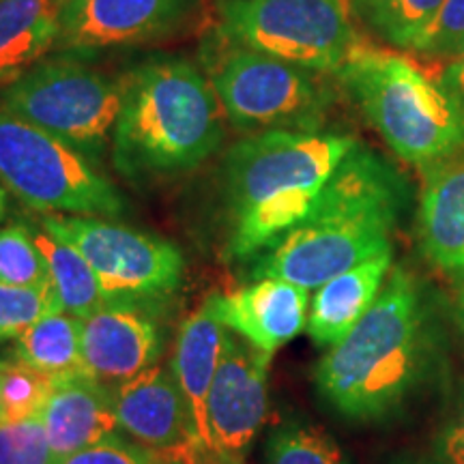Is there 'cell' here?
Here are the masks:
<instances>
[{
	"label": "cell",
	"instance_id": "obj_25",
	"mask_svg": "<svg viewBox=\"0 0 464 464\" xmlns=\"http://www.w3.org/2000/svg\"><path fill=\"white\" fill-rule=\"evenodd\" d=\"M372 26L400 48L413 50L443 0H359Z\"/></svg>",
	"mask_w": 464,
	"mask_h": 464
},
{
	"label": "cell",
	"instance_id": "obj_9",
	"mask_svg": "<svg viewBox=\"0 0 464 464\" xmlns=\"http://www.w3.org/2000/svg\"><path fill=\"white\" fill-rule=\"evenodd\" d=\"M42 228L89 260L108 301H160L183 280L181 249L155 235L100 218L58 213L44 216Z\"/></svg>",
	"mask_w": 464,
	"mask_h": 464
},
{
	"label": "cell",
	"instance_id": "obj_35",
	"mask_svg": "<svg viewBox=\"0 0 464 464\" xmlns=\"http://www.w3.org/2000/svg\"><path fill=\"white\" fill-rule=\"evenodd\" d=\"M396 464H445L443 460L440 462H430V460H415V458H411V460H402V462H396Z\"/></svg>",
	"mask_w": 464,
	"mask_h": 464
},
{
	"label": "cell",
	"instance_id": "obj_4",
	"mask_svg": "<svg viewBox=\"0 0 464 464\" xmlns=\"http://www.w3.org/2000/svg\"><path fill=\"white\" fill-rule=\"evenodd\" d=\"M114 161L125 174H172L205 164L224 140L216 89L183 58H150L121 80Z\"/></svg>",
	"mask_w": 464,
	"mask_h": 464
},
{
	"label": "cell",
	"instance_id": "obj_29",
	"mask_svg": "<svg viewBox=\"0 0 464 464\" xmlns=\"http://www.w3.org/2000/svg\"><path fill=\"white\" fill-rule=\"evenodd\" d=\"M462 48L464 0H443L413 50L430 58H454Z\"/></svg>",
	"mask_w": 464,
	"mask_h": 464
},
{
	"label": "cell",
	"instance_id": "obj_3",
	"mask_svg": "<svg viewBox=\"0 0 464 464\" xmlns=\"http://www.w3.org/2000/svg\"><path fill=\"white\" fill-rule=\"evenodd\" d=\"M355 140L335 133L271 130L232 144L224 161L230 216L226 254L247 260L304 219Z\"/></svg>",
	"mask_w": 464,
	"mask_h": 464
},
{
	"label": "cell",
	"instance_id": "obj_5",
	"mask_svg": "<svg viewBox=\"0 0 464 464\" xmlns=\"http://www.w3.org/2000/svg\"><path fill=\"white\" fill-rule=\"evenodd\" d=\"M338 73L400 160L423 168L464 147L462 106L406 58L359 45Z\"/></svg>",
	"mask_w": 464,
	"mask_h": 464
},
{
	"label": "cell",
	"instance_id": "obj_10",
	"mask_svg": "<svg viewBox=\"0 0 464 464\" xmlns=\"http://www.w3.org/2000/svg\"><path fill=\"white\" fill-rule=\"evenodd\" d=\"M230 123L243 131H316L324 92L301 67L235 45L211 69Z\"/></svg>",
	"mask_w": 464,
	"mask_h": 464
},
{
	"label": "cell",
	"instance_id": "obj_17",
	"mask_svg": "<svg viewBox=\"0 0 464 464\" xmlns=\"http://www.w3.org/2000/svg\"><path fill=\"white\" fill-rule=\"evenodd\" d=\"M420 237L434 265L464 271V147L423 166Z\"/></svg>",
	"mask_w": 464,
	"mask_h": 464
},
{
	"label": "cell",
	"instance_id": "obj_7",
	"mask_svg": "<svg viewBox=\"0 0 464 464\" xmlns=\"http://www.w3.org/2000/svg\"><path fill=\"white\" fill-rule=\"evenodd\" d=\"M219 34L312 72H340L359 48L344 0H218Z\"/></svg>",
	"mask_w": 464,
	"mask_h": 464
},
{
	"label": "cell",
	"instance_id": "obj_30",
	"mask_svg": "<svg viewBox=\"0 0 464 464\" xmlns=\"http://www.w3.org/2000/svg\"><path fill=\"white\" fill-rule=\"evenodd\" d=\"M58 464H158V451L114 434L91 448L63 458Z\"/></svg>",
	"mask_w": 464,
	"mask_h": 464
},
{
	"label": "cell",
	"instance_id": "obj_21",
	"mask_svg": "<svg viewBox=\"0 0 464 464\" xmlns=\"http://www.w3.org/2000/svg\"><path fill=\"white\" fill-rule=\"evenodd\" d=\"M14 355L52 379L84 372L82 321L54 312L17 338Z\"/></svg>",
	"mask_w": 464,
	"mask_h": 464
},
{
	"label": "cell",
	"instance_id": "obj_22",
	"mask_svg": "<svg viewBox=\"0 0 464 464\" xmlns=\"http://www.w3.org/2000/svg\"><path fill=\"white\" fill-rule=\"evenodd\" d=\"M33 235L39 249L44 252L45 263H48L52 286L61 301L63 312L84 321L86 316L108 304L95 271L78 249L67 246L65 241H58L44 228Z\"/></svg>",
	"mask_w": 464,
	"mask_h": 464
},
{
	"label": "cell",
	"instance_id": "obj_37",
	"mask_svg": "<svg viewBox=\"0 0 464 464\" xmlns=\"http://www.w3.org/2000/svg\"><path fill=\"white\" fill-rule=\"evenodd\" d=\"M460 310H462V314H464V290H462V295H460Z\"/></svg>",
	"mask_w": 464,
	"mask_h": 464
},
{
	"label": "cell",
	"instance_id": "obj_13",
	"mask_svg": "<svg viewBox=\"0 0 464 464\" xmlns=\"http://www.w3.org/2000/svg\"><path fill=\"white\" fill-rule=\"evenodd\" d=\"M160 301H108L82 321L84 372L106 387L133 379L164 351Z\"/></svg>",
	"mask_w": 464,
	"mask_h": 464
},
{
	"label": "cell",
	"instance_id": "obj_33",
	"mask_svg": "<svg viewBox=\"0 0 464 464\" xmlns=\"http://www.w3.org/2000/svg\"><path fill=\"white\" fill-rule=\"evenodd\" d=\"M196 464H243L241 456H230L224 451L202 448V445H194Z\"/></svg>",
	"mask_w": 464,
	"mask_h": 464
},
{
	"label": "cell",
	"instance_id": "obj_28",
	"mask_svg": "<svg viewBox=\"0 0 464 464\" xmlns=\"http://www.w3.org/2000/svg\"><path fill=\"white\" fill-rule=\"evenodd\" d=\"M0 464H58L42 417L0 423Z\"/></svg>",
	"mask_w": 464,
	"mask_h": 464
},
{
	"label": "cell",
	"instance_id": "obj_32",
	"mask_svg": "<svg viewBox=\"0 0 464 464\" xmlns=\"http://www.w3.org/2000/svg\"><path fill=\"white\" fill-rule=\"evenodd\" d=\"M443 89L450 92L464 110V48L454 58H450V65L443 75Z\"/></svg>",
	"mask_w": 464,
	"mask_h": 464
},
{
	"label": "cell",
	"instance_id": "obj_31",
	"mask_svg": "<svg viewBox=\"0 0 464 464\" xmlns=\"http://www.w3.org/2000/svg\"><path fill=\"white\" fill-rule=\"evenodd\" d=\"M437 454L445 464H464V393L439 434Z\"/></svg>",
	"mask_w": 464,
	"mask_h": 464
},
{
	"label": "cell",
	"instance_id": "obj_2",
	"mask_svg": "<svg viewBox=\"0 0 464 464\" xmlns=\"http://www.w3.org/2000/svg\"><path fill=\"white\" fill-rule=\"evenodd\" d=\"M434 346V324L420 288L396 269L368 314L321 359L318 393L344 420H385L428 379Z\"/></svg>",
	"mask_w": 464,
	"mask_h": 464
},
{
	"label": "cell",
	"instance_id": "obj_34",
	"mask_svg": "<svg viewBox=\"0 0 464 464\" xmlns=\"http://www.w3.org/2000/svg\"><path fill=\"white\" fill-rule=\"evenodd\" d=\"M158 464H196L194 445L172 451H158Z\"/></svg>",
	"mask_w": 464,
	"mask_h": 464
},
{
	"label": "cell",
	"instance_id": "obj_36",
	"mask_svg": "<svg viewBox=\"0 0 464 464\" xmlns=\"http://www.w3.org/2000/svg\"><path fill=\"white\" fill-rule=\"evenodd\" d=\"M5 216V191L0 189V219Z\"/></svg>",
	"mask_w": 464,
	"mask_h": 464
},
{
	"label": "cell",
	"instance_id": "obj_11",
	"mask_svg": "<svg viewBox=\"0 0 464 464\" xmlns=\"http://www.w3.org/2000/svg\"><path fill=\"white\" fill-rule=\"evenodd\" d=\"M191 7L194 0H65L56 45L72 56H97L147 44L181 26Z\"/></svg>",
	"mask_w": 464,
	"mask_h": 464
},
{
	"label": "cell",
	"instance_id": "obj_38",
	"mask_svg": "<svg viewBox=\"0 0 464 464\" xmlns=\"http://www.w3.org/2000/svg\"><path fill=\"white\" fill-rule=\"evenodd\" d=\"M63 3H65V0H56V5H63Z\"/></svg>",
	"mask_w": 464,
	"mask_h": 464
},
{
	"label": "cell",
	"instance_id": "obj_12",
	"mask_svg": "<svg viewBox=\"0 0 464 464\" xmlns=\"http://www.w3.org/2000/svg\"><path fill=\"white\" fill-rule=\"evenodd\" d=\"M271 357L226 329L222 357L207 398L208 450L243 456L263 428Z\"/></svg>",
	"mask_w": 464,
	"mask_h": 464
},
{
	"label": "cell",
	"instance_id": "obj_19",
	"mask_svg": "<svg viewBox=\"0 0 464 464\" xmlns=\"http://www.w3.org/2000/svg\"><path fill=\"white\" fill-rule=\"evenodd\" d=\"M226 327L219 321L216 295H208L194 314L185 318L179 329L172 353V372L188 398L194 417L198 445L208 448L207 430V398L216 379L219 357H222Z\"/></svg>",
	"mask_w": 464,
	"mask_h": 464
},
{
	"label": "cell",
	"instance_id": "obj_16",
	"mask_svg": "<svg viewBox=\"0 0 464 464\" xmlns=\"http://www.w3.org/2000/svg\"><path fill=\"white\" fill-rule=\"evenodd\" d=\"M39 417L58 462L121 430L112 390L86 372L56 379Z\"/></svg>",
	"mask_w": 464,
	"mask_h": 464
},
{
	"label": "cell",
	"instance_id": "obj_1",
	"mask_svg": "<svg viewBox=\"0 0 464 464\" xmlns=\"http://www.w3.org/2000/svg\"><path fill=\"white\" fill-rule=\"evenodd\" d=\"M402 205L404 185L398 174L372 150L355 144L310 213L258 260L254 277L321 288L351 266L390 252Z\"/></svg>",
	"mask_w": 464,
	"mask_h": 464
},
{
	"label": "cell",
	"instance_id": "obj_18",
	"mask_svg": "<svg viewBox=\"0 0 464 464\" xmlns=\"http://www.w3.org/2000/svg\"><path fill=\"white\" fill-rule=\"evenodd\" d=\"M392 249L359 263L316 288L307 314V334L318 346H335L368 314L385 286Z\"/></svg>",
	"mask_w": 464,
	"mask_h": 464
},
{
	"label": "cell",
	"instance_id": "obj_20",
	"mask_svg": "<svg viewBox=\"0 0 464 464\" xmlns=\"http://www.w3.org/2000/svg\"><path fill=\"white\" fill-rule=\"evenodd\" d=\"M56 39V0H0V82L20 78Z\"/></svg>",
	"mask_w": 464,
	"mask_h": 464
},
{
	"label": "cell",
	"instance_id": "obj_8",
	"mask_svg": "<svg viewBox=\"0 0 464 464\" xmlns=\"http://www.w3.org/2000/svg\"><path fill=\"white\" fill-rule=\"evenodd\" d=\"M121 102V80L69 58L26 69L0 92V106L67 142L92 164L106 149Z\"/></svg>",
	"mask_w": 464,
	"mask_h": 464
},
{
	"label": "cell",
	"instance_id": "obj_15",
	"mask_svg": "<svg viewBox=\"0 0 464 464\" xmlns=\"http://www.w3.org/2000/svg\"><path fill=\"white\" fill-rule=\"evenodd\" d=\"M307 301L310 290L277 277H263L228 295L216 293L224 327L269 355L307 327Z\"/></svg>",
	"mask_w": 464,
	"mask_h": 464
},
{
	"label": "cell",
	"instance_id": "obj_14",
	"mask_svg": "<svg viewBox=\"0 0 464 464\" xmlns=\"http://www.w3.org/2000/svg\"><path fill=\"white\" fill-rule=\"evenodd\" d=\"M110 390L119 428L136 443L153 451L198 445L188 398L170 363H153Z\"/></svg>",
	"mask_w": 464,
	"mask_h": 464
},
{
	"label": "cell",
	"instance_id": "obj_26",
	"mask_svg": "<svg viewBox=\"0 0 464 464\" xmlns=\"http://www.w3.org/2000/svg\"><path fill=\"white\" fill-rule=\"evenodd\" d=\"M0 284L50 286V269L34 235L26 226L0 230Z\"/></svg>",
	"mask_w": 464,
	"mask_h": 464
},
{
	"label": "cell",
	"instance_id": "obj_23",
	"mask_svg": "<svg viewBox=\"0 0 464 464\" xmlns=\"http://www.w3.org/2000/svg\"><path fill=\"white\" fill-rule=\"evenodd\" d=\"M54 381L33 365L20 362L14 353L0 357V423L42 415Z\"/></svg>",
	"mask_w": 464,
	"mask_h": 464
},
{
	"label": "cell",
	"instance_id": "obj_24",
	"mask_svg": "<svg viewBox=\"0 0 464 464\" xmlns=\"http://www.w3.org/2000/svg\"><path fill=\"white\" fill-rule=\"evenodd\" d=\"M266 464H351L334 437L305 421H286L266 439Z\"/></svg>",
	"mask_w": 464,
	"mask_h": 464
},
{
	"label": "cell",
	"instance_id": "obj_27",
	"mask_svg": "<svg viewBox=\"0 0 464 464\" xmlns=\"http://www.w3.org/2000/svg\"><path fill=\"white\" fill-rule=\"evenodd\" d=\"M63 312L54 286L0 284V342L20 338L42 318Z\"/></svg>",
	"mask_w": 464,
	"mask_h": 464
},
{
	"label": "cell",
	"instance_id": "obj_6",
	"mask_svg": "<svg viewBox=\"0 0 464 464\" xmlns=\"http://www.w3.org/2000/svg\"><path fill=\"white\" fill-rule=\"evenodd\" d=\"M0 183L34 211L116 218L127 202L80 150L0 106Z\"/></svg>",
	"mask_w": 464,
	"mask_h": 464
}]
</instances>
